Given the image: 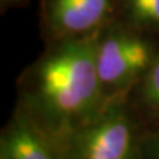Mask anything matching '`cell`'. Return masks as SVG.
Segmentation results:
<instances>
[{
  "label": "cell",
  "instance_id": "1",
  "mask_svg": "<svg viewBox=\"0 0 159 159\" xmlns=\"http://www.w3.org/2000/svg\"><path fill=\"white\" fill-rule=\"evenodd\" d=\"M107 99L96 65V34L47 43L17 80L19 114L60 142L92 119Z\"/></svg>",
  "mask_w": 159,
  "mask_h": 159
},
{
  "label": "cell",
  "instance_id": "2",
  "mask_svg": "<svg viewBox=\"0 0 159 159\" xmlns=\"http://www.w3.org/2000/svg\"><path fill=\"white\" fill-rule=\"evenodd\" d=\"M159 51V39L113 19L96 34V65L106 99L129 97Z\"/></svg>",
  "mask_w": 159,
  "mask_h": 159
},
{
  "label": "cell",
  "instance_id": "3",
  "mask_svg": "<svg viewBox=\"0 0 159 159\" xmlns=\"http://www.w3.org/2000/svg\"><path fill=\"white\" fill-rule=\"evenodd\" d=\"M141 139L130 102L119 97L58 143L68 159H141Z\"/></svg>",
  "mask_w": 159,
  "mask_h": 159
},
{
  "label": "cell",
  "instance_id": "4",
  "mask_svg": "<svg viewBox=\"0 0 159 159\" xmlns=\"http://www.w3.org/2000/svg\"><path fill=\"white\" fill-rule=\"evenodd\" d=\"M116 17V0H40L45 43L94 36Z\"/></svg>",
  "mask_w": 159,
  "mask_h": 159
},
{
  "label": "cell",
  "instance_id": "5",
  "mask_svg": "<svg viewBox=\"0 0 159 159\" xmlns=\"http://www.w3.org/2000/svg\"><path fill=\"white\" fill-rule=\"evenodd\" d=\"M0 139L6 142L15 159H68L58 142L41 133L17 111Z\"/></svg>",
  "mask_w": 159,
  "mask_h": 159
},
{
  "label": "cell",
  "instance_id": "6",
  "mask_svg": "<svg viewBox=\"0 0 159 159\" xmlns=\"http://www.w3.org/2000/svg\"><path fill=\"white\" fill-rule=\"evenodd\" d=\"M129 102L134 109L159 127V51L150 68L129 94Z\"/></svg>",
  "mask_w": 159,
  "mask_h": 159
},
{
  "label": "cell",
  "instance_id": "7",
  "mask_svg": "<svg viewBox=\"0 0 159 159\" xmlns=\"http://www.w3.org/2000/svg\"><path fill=\"white\" fill-rule=\"evenodd\" d=\"M117 19L159 39V0H116Z\"/></svg>",
  "mask_w": 159,
  "mask_h": 159
},
{
  "label": "cell",
  "instance_id": "8",
  "mask_svg": "<svg viewBox=\"0 0 159 159\" xmlns=\"http://www.w3.org/2000/svg\"><path fill=\"white\" fill-rule=\"evenodd\" d=\"M141 159H159V127L141 139Z\"/></svg>",
  "mask_w": 159,
  "mask_h": 159
},
{
  "label": "cell",
  "instance_id": "9",
  "mask_svg": "<svg viewBox=\"0 0 159 159\" xmlns=\"http://www.w3.org/2000/svg\"><path fill=\"white\" fill-rule=\"evenodd\" d=\"M31 0H0V12L4 13L12 8H21L29 4Z\"/></svg>",
  "mask_w": 159,
  "mask_h": 159
},
{
  "label": "cell",
  "instance_id": "10",
  "mask_svg": "<svg viewBox=\"0 0 159 159\" xmlns=\"http://www.w3.org/2000/svg\"><path fill=\"white\" fill-rule=\"evenodd\" d=\"M0 159H15L13 154L9 150V147L2 139H0Z\"/></svg>",
  "mask_w": 159,
  "mask_h": 159
}]
</instances>
